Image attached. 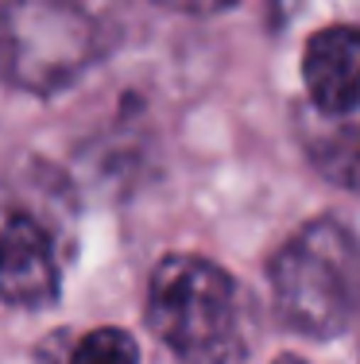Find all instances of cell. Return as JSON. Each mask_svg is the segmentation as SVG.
<instances>
[{
    "instance_id": "52a82bcc",
    "label": "cell",
    "mask_w": 360,
    "mask_h": 364,
    "mask_svg": "<svg viewBox=\"0 0 360 364\" xmlns=\"http://www.w3.org/2000/svg\"><path fill=\"white\" fill-rule=\"evenodd\" d=\"M314 163L322 175H329L337 186L360 190V128H341L314 144Z\"/></svg>"
},
{
    "instance_id": "6da1fadb",
    "label": "cell",
    "mask_w": 360,
    "mask_h": 364,
    "mask_svg": "<svg viewBox=\"0 0 360 364\" xmlns=\"http://www.w3.org/2000/svg\"><path fill=\"white\" fill-rule=\"evenodd\" d=\"M271 302L287 329L337 337L360 310V240L333 218L298 225L268 264Z\"/></svg>"
},
{
    "instance_id": "3957f363",
    "label": "cell",
    "mask_w": 360,
    "mask_h": 364,
    "mask_svg": "<svg viewBox=\"0 0 360 364\" xmlns=\"http://www.w3.org/2000/svg\"><path fill=\"white\" fill-rule=\"evenodd\" d=\"M105 47V23L85 0H8L0 8V77L28 93L70 85Z\"/></svg>"
},
{
    "instance_id": "5b68a950",
    "label": "cell",
    "mask_w": 360,
    "mask_h": 364,
    "mask_svg": "<svg viewBox=\"0 0 360 364\" xmlns=\"http://www.w3.org/2000/svg\"><path fill=\"white\" fill-rule=\"evenodd\" d=\"M302 82L314 109L325 117H349L360 109V28L333 23L306 39Z\"/></svg>"
},
{
    "instance_id": "9c48e42d",
    "label": "cell",
    "mask_w": 360,
    "mask_h": 364,
    "mask_svg": "<svg viewBox=\"0 0 360 364\" xmlns=\"http://www.w3.org/2000/svg\"><path fill=\"white\" fill-rule=\"evenodd\" d=\"M271 364H306V360H302V357H290V353H283V357H276Z\"/></svg>"
},
{
    "instance_id": "8992f818",
    "label": "cell",
    "mask_w": 360,
    "mask_h": 364,
    "mask_svg": "<svg viewBox=\"0 0 360 364\" xmlns=\"http://www.w3.org/2000/svg\"><path fill=\"white\" fill-rule=\"evenodd\" d=\"M66 364H140V345L128 329L101 326L82 337H70Z\"/></svg>"
},
{
    "instance_id": "ba28073f",
    "label": "cell",
    "mask_w": 360,
    "mask_h": 364,
    "mask_svg": "<svg viewBox=\"0 0 360 364\" xmlns=\"http://www.w3.org/2000/svg\"><path fill=\"white\" fill-rule=\"evenodd\" d=\"M163 8H175V12H190V16H213V12H225L233 8L236 0H156Z\"/></svg>"
},
{
    "instance_id": "277c9868",
    "label": "cell",
    "mask_w": 360,
    "mask_h": 364,
    "mask_svg": "<svg viewBox=\"0 0 360 364\" xmlns=\"http://www.w3.org/2000/svg\"><path fill=\"white\" fill-rule=\"evenodd\" d=\"M62 291L55 240L31 213L0 225V299L20 310H47Z\"/></svg>"
},
{
    "instance_id": "7a4b0ae2",
    "label": "cell",
    "mask_w": 360,
    "mask_h": 364,
    "mask_svg": "<svg viewBox=\"0 0 360 364\" xmlns=\"http://www.w3.org/2000/svg\"><path fill=\"white\" fill-rule=\"evenodd\" d=\"M148 326L186 364H229L236 353V283L213 259L175 252L148 279Z\"/></svg>"
}]
</instances>
